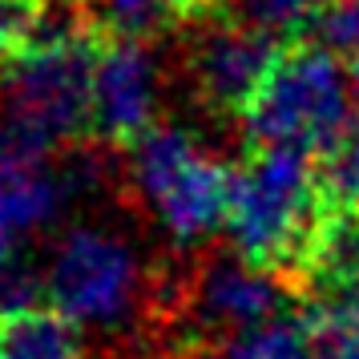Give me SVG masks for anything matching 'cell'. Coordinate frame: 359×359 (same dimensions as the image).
I'll list each match as a JSON object with an SVG mask.
<instances>
[{"instance_id":"cell-9","label":"cell","mask_w":359,"mask_h":359,"mask_svg":"<svg viewBox=\"0 0 359 359\" xmlns=\"http://www.w3.org/2000/svg\"><path fill=\"white\" fill-rule=\"evenodd\" d=\"M77 174L53 162V154L17 142L0 126V250H25V243L49 230L69 198Z\"/></svg>"},{"instance_id":"cell-13","label":"cell","mask_w":359,"mask_h":359,"mask_svg":"<svg viewBox=\"0 0 359 359\" xmlns=\"http://www.w3.org/2000/svg\"><path fill=\"white\" fill-rule=\"evenodd\" d=\"M214 359H315V347L303 315H278L271 323L222 339Z\"/></svg>"},{"instance_id":"cell-7","label":"cell","mask_w":359,"mask_h":359,"mask_svg":"<svg viewBox=\"0 0 359 359\" xmlns=\"http://www.w3.org/2000/svg\"><path fill=\"white\" fill-rule=\"evenodd\" d=\"M291 291V278L266 271V266H255L243 255L206 259L186 287V319L202 335L222 343L238 331H250V327L287 315Z\"/></svg>"},{"instance_id":"cell-3","label":"cell","mask_w":359,"mask_h":359,"mask_svg":"<svg viewBox=\"0 0 359 359\" xmlns=\"http://www.w3.org/2000/svg\"><path fill=\"white\" fill-rule=\"evenodd\" d=\"M126 174L154 226L174 246H202L226 230L230 165L182 126H154L130 142Z\"/></svg>"},{"instance_id":"cell-2","label":"cell","mask_w":359,"mask_h":359,"mask_svg":"<svg viewBox=\"0 0 359 359\" xmlns=\"http://www.w3.org/2000/svg\"><path fill=\"white\" fill-rule=\"evenodd\" d=\"M323 214L311 154L255 146L238 165H230L226 238L246 262L294 283Z\"/></svg>"},{"instance_id":"cell-14","label":"cell","mask_w":359,"mask_h":359,"mask_svg":"<svg viewBox=\"0 0 359 359\" xmlns=\"http://www.w3.org/2000/svg\"><path fill=\"white\" fill-rule=\"evenodd\" d=\"M315 359H359V294L315 299L307 311Z\"/></svg>"},{"instance_id":"cell-16","label":"cell","mask_w":359,"mask_h":359,"mask_svg":"<svg viewBox=\"0 0 359 359\" xmlns=\"http://www.w3.org/2000/svg\"><path fill=\"white\" fill-rule=\"evenodd\" d=\"M230 17H238L243 25H255L262 33H271L275 41L291 45L303 41L311 17L323 0H222Z\"/></svg>"},{"instance_id":"cell-8","label":"cell","mask_w":359,"mask_h":359,"mask_svg":"<svg viewBox=\"0 0 359 359\" xmlns=\"http://www.w3.org/2000/svg\"><path fill=\"white\" fill-rule=\"evenodd\" d=\"M165 77L162 61L137 36H114L93 65V133L101 142L130 146L158 126Z\"/></svg>"},{"instance_id":"cell-11","label":"cell","mask_w":359,"mask_h":359,"mask_svg":"<svg viewBox=\"0 0 359 359\" xmlns=\"http://www.w3.org/2000/svg\"><path fill=\"white\" fill-rule=\"evenodd\" d=\"M0 359H85V343L53 307H33L0 319Z\"/></svg>"},{"instance_id":"cell-17","label":"cell","mask_w":359,"mask_h":359,"mask_svg":"<svg viewBox=\"0 0 359 359\" xmlns=\"http://www.w3.org/2000/svg\"><path fill=\"white\" fill-rule=\"evenodd\" d=\"M303 41L327 49L339 61H359V0H323L311 17Z\"/></svg>"},{"instance_id":"cell-1","label":"cell","mask_w":359,"mask_h":359,"mask_svg":"<svg viewBox=\"0 0 359 359\" xmlns=\"http://www.w3.org/2000/svg\"><path fill=\"white\" fill-rule=\"evenodd\" d=\"M93 65L97 45L73 17H36L0 65V126L33 149H53L77 142L93 130Z\"/></svg>"},{"instance_id":"cell-10","label":"cell","mask_w":359,"mask_h":359,"mask_svg":"<svg viewBox=\"0 0 359 359\" xmlns=\"http://www.w3.org/2000/svg\"><path fill=\"white\" fill-rule=\"evenodd\" d=\"M294 287H307L315 299L359 294V210H327Z\"/></svg>"},{"instance_id":"cell-15","label":"cell","mask_w":359,"mask_h":359,"mask_svg":"<svg viewBox=\"0 0 359 359\" xmlns=\"http://www.w3.org/2000/svg\"><path fill=\"white\" fill-rule=\"evenodd\" d=\"M315 158V182L327 210H359V126L343 130Z\"/></svg>"},{"instance_id":"cell-12","label":"cell","mask_w":359,"mask_h":359,"mask_svg":"<svg viewBox=\"0 0 359 359\" xmlns=\"http://www.w3.org/2000/svg\"><path fill=\"white\" fill-rule=\"evenodd\" d=\"M218 4L222 0H93V13H97V25L114 29L117 36L149 41L165 33L170 25L210 17Z\"/></svg>"},{"instance_id":"cell-6","label":"cell","mask_w":359,"mask_h":359,"mask_svg":"<svg viewBox=\"0 0 359 359\" xmlns=\"http://www.w3.org/2000/svg\"><path fill=\"white\" fill-rule=\"evenodd\" d=\"M283 41L243 25L230 13L202 17V29L190 41V85L206 109L222 117H243L246 105L259 97L266 73L275 69Z\"/></svg>"},{"instance_id":"cell-5","label":"cell","mask_w":359,"mask_h":359,"mask_svg":"<svg viewBox=\"0 0 359 359\" xmlns=\"http://www.w3.org/2000/svg\"><path fill=\"white\" fill-rule=\"evenodd\" d=\"M351 109H355V89L339 57L311 41H291L283 45L259 97L246 105L238 121L250 146L319 154L343 130L355 126Z\"/></svg>"},{"instance_id":"cell-19","label":"cell","mask_w":359,"mask_h":359,"mask_svg":"<svg viewBox=\"0 0 359 359\" xmlns=\"http://www.w3.org/2000/svg\"><path fill=\"white\" fill-rule=\"evenodd\" d=\"M351 89H355V109H359V61L351 65Z\"/></svg>"},{"instance_id":"cell-4","label":"cell","mask_w":359,"mask_h":359,"mask_svg":"<svg viewBox=\"0 0 359 359\" xmlns=\"http://www.w3.org/2000/svg\"><path fill=\"white\" fill-rule=\"evenodd\" d=\"M45 299L77 331L114 335L137 319L146 303V262L114 226L77 222L53 238L45 266Z\"/></svg>"},{"instance_id":"cell-18","label":"cell","mask_w":359,"mask_h":359,"mask_svg":"<svg viewBox=\"0 0 359 359\" xmlns=\"http://www.w3.org/2000/svg\"><path fill=\"white\" fill-rule=\"evenodd\" d=\"M41 17V0H0V65L25 45Z\"/></svg>"}]
</instances>
